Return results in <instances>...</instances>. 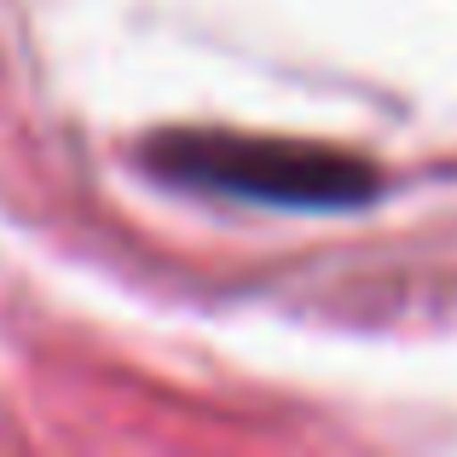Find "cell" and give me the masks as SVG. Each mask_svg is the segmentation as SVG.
<instances>
[{
  "instance_id": "cell-1",
  "label": "cell",
  "mask_w": 457,
  "mask_h": 457,
  "mask_svg": "<svg viewBox=\"0 0 457 457\" xmlns=\"http://www.w3.org/2000/svg\"><path fill=\"white\" fill-rule=\"evenodd\" d=\"M156 168L174 179L255 203H290V209H347L370 197V168L342 151L284 145V139H232V134H186L156 151Z\"/></svg>"
}]
</instances>
